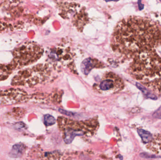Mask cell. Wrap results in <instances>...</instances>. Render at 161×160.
<instances>
[{
	"mask_svg": "<svg viewBox=\"0 0 161 160\" xmlns=\"http://www.w3.org/2000/svg\"><path fill=\"white\" fill-rule=\"evenodd\" d=\"M43 122L45 126H49L54 125L55 123L56 120L53 116L48 114L44 116Z\"/></svg>",
	"mask_w": 161,
	"mask_h": 160,
	"instance_id": "cell-12",
	"label": "cell"
},
{
	"mask_svg": "<svg viewBox=\"0 0 161 160\" xmlns=\"http://www.w3.org/2000/svg\"><path fill=\"white\" fill-rule=\"evenodd\" d=\"M130 70L137 80L152 91L161 93V58L153 50L143 52L133 57Z\"/></svg>",
	"mask_w": 161,
	"mask_h": 160,
	"instance_id": "cell-2",
	"label": "cell"
},
{
	"mask_svg": "<svg viewBox=\"0 0 161 160\" xmlns=\"http://www.w3.org/2000/svg\"><path fill=\"white\" fill-rule=\"evenodd\" d=\"M119 1V0H106V2H111V1H114V2H117V1Z\"/></svg>",
	"mask_w": 161,
	"mask_h": 160,
	"instance_id": "cell-15",
	"label": "cell"
},
{
	"mask_svg": "<svg viewBox=\"0 0 161 160\" xmlns=\"http://www.w3.org/2000/svg\"><path fill=\"white\" fill-rule=\"evenodd\" d=\"M111 45L114 51L126 58H133L161 45V27L147 17H126L114 28Z\"/></svg>",
	"mask_w": 161,
	"mask_h": 160,
	"instance_id": "cell-1",
	"label": "cell"
},
{
	"mask_svg": "<svg viewBox=\"0 0 161 160\" xmlns=\"http://www.w3.org/2000/svg\"><path fill=\"white\" fill-rule=\"evenodd\" d=\"M138 132L145 143L149 142L153 139L152 134L148 131L144 130L139 129L138 130Z\"/></svg>",
	"mask_w": 161,
	"mask_h": 160,
	"instance_id": "cell-10",
	"label": "cell"
},
{
	"mask_svg": "<svg viewBox=\"0 0 161 160\" xmlns=\"http://www.w3.org/2000/svg\"><path fill=\"white\" fill-rule=\"evenodd\" d=\"M138 6H139V8L140 10H142V9L144 8V5L142 3V1L141 0H139L138 2Z\"/></svg>",
	"mask_w": 161,
	"mask_h": 160,
	"instance_id": "cell-14",
	"label": "cell"
},
{
	"mask_svg": "<svg viewBox=\"0 0 161 160\" xmlns=\"http://www.w3.org/2000/svg\"><path fill=\"white\" fill-rule=\"evenodd\" d=\"M136 86H137V87H138L140 90H141V91L142 92L144 95L146 96L147 97V98H149L153 100L157 99V97H156V95H153L152 93H150L146 87H145L144 86H142V85L140 84L139 83H136Z\"/></svg>",
	"mask_w": 161,
	"mask_h": 160,
	"instance_id": "cell-11",
	"label": "cell"
},
{
	"mask_svg": "<svg viewBox=\"0 0 161 160\" xmlns=\"http://www.w3.org/2000/svg\"><path fill=\"white\" fill-rule=\"evenodd\" d=\"M25 150V147L21 143L15 145L12 147V150L10 153V156L11 157L18 158L21 157Z\"/></svg>",
	"mask_w": 161,
	"mask_h": 160,
	"instance_id": "cell-9",
	"label": "cell"
},
{
	"mask_svg": "<svg viewBox=\"0 0 161 160\" xmlns=\"http://www.w3.org/2000/svg\"><path fill=\"white\" fill-rule=\"evenodd\" d=\"M97 63L96 61L92 59H85L83 61L81 65V70L82 73L85 75L89 74L91 70L94 68L95 67Z\"/></svg>",
	"mask_w": 161,
	"mask_h": 160,
	"instance_id": "cell-8",
	"label": "cell"
},
{
	"mask_svg": "<svg viewBox=\"0 0 161 160\" xmlns=\"http://www.w3.org/2000/svg\"><path fill=\"white\" fill-rule=\"evenodd\" d=\"M28 99L27 93L19 88L0 90V104L14 105L26 102Z\"/></svg>",
	"mask_w": 161,
	"mask_h": 160,
	"instance_id": "cell-6",
	"label": "cell"
},
{
	"mask_svg": "<svg viewBox=\"0 0 161 160\" xmlns=\"http://www.w3.org/2000/svg\"><path fill=\"white\" fill-rule=\"evenodd\" d=\"M43 53V49L34 43L21 46L14 51L13 61L6 67V69L14 70L31 65L39 60Z\"/></svg>",
	"mask_w": 161,
	"mask_h": 160,
	"instance_id": "cell-5",
	"label": "cell"
},
{
	"mask_svg": "<svg viewBox=\"0 0 161 160\" xmlns=\"http://www.w3.org/2000/svg\"><path fill=\"white\" fill-rule=\"evenodd\" d=\"M58 121L64 135V141L67 144L71 143L75 136L92 135L98 126V122L95 119L78 122L60 117Z\"/></svg>",
	"mask_w": 161,
	"mask_h": 160,
	"instance_id": "cell-3",
	"label": "cell"
},
{
	"mask_svg": "<svg viewBox=\"0 0 161 160\" xmlns=\"http://www.w3.org/2000/svg\"><path fill=\"white\" fill-rule=\"evenodd\" d=\"M97 90L100 93H116L122 90L124 83L122 79L113 72L105 75L97 85Z\"/></svg>",
	"mask_w": 161,
	"mask_h": 160,
	"instance_id": "cell-7",
	"label": "cell"
},
{
	"mask_svg": "<svg viewBox=\"0 0 161 160\" xmlns=\"http://www.w3.org/2000/svg\"><path fill=\"white\" fill-rule=\"evenodd\" d=\"M59 112L63 114H66V115L70 116H71L73 115V114L71 112H69L67 111H64L63 110H60L59 109Z\"/></svg>",
	"mask_w": 161,
	"mask_h": 160,
	"instance_id": "cell-13",
	"label": "cell"
},
{
	"mask_svg": "<svg viewBox=\"0 0 161 160\" xmlns=\"http://www.w3.org/2000/svg\"><path fill=\"white\" fill-rule=\"evenodd\" d=\"M49 68L46 65H36L19 71L12 79L11 85L13 86L32 87L44 81L49 77Z\"/></svg>",
	"mask_w": 161,
	"mask_h": 160,
	"instance_id": "cell-4",
	"label": "cell"
},
{
	"mask_svg": "<svg viewBox=\"0 0 161 160\" xmlns=\"http://www.w3.org/2000/svg\"><path fill=\"white\" fill-rule=\"evenodd\" d=\"M160 1H161V0H160Z\"/></svg>",
	"mask_w": 161,
	"mask_h": 160,
	"instance_id": "cell-16",
	"label": "cell"
}]
</instances>
